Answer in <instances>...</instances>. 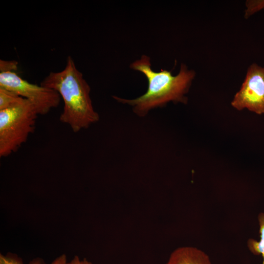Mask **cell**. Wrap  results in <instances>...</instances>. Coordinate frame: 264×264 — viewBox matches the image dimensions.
<instances>
[{"mask_svg":"<svg viewBox=\"0 0 264 264\" xmlns=\"http://www.w3.org/2000/svg\"><path fill=\"white\" fill-rule=\"evenodd\" d=\"M131 69L141 73L148 82V88L143 95L134 99H125L117 96L113 98L119 103L132 107L133 112L139 116H144L150 111L161 108L170 102L186 104L188 93L196 73L181 64L179 72L173 75L171 71L161 69L159 71L153 70L151 58L142 55L132 62Z\"/></svg>","mask_w":264,"mask_h":264,"instance_id":"6da1fadb","label":"cell"},{"mask_svg":"<svg viewBox=\"0 0 264 264\" xmlns=\"http://www.w3.org/2000/svg\"><path fill=\"white\" fill-rule=\"evenodd\" d=\"M41 85L60 94L64 108L59 119L73 132L87 129L99 120L90 98V87L71 56L67 57L63 70L50 72Z\"/></svg>","mask_w":264,"mask_h":264,"instance_id":"7a4b0ae2","label":"cell"},{"mask_svg":"<svg viewBox=\"0 0 264 264\" xmlns=\"http://www.w3.org/2000/svg\"><path fill=\"white\" fill-rule=\"evenodd\" d=\"M39 115L34 106L21 97L10 107L0 110V156L16 152L35 129Z\"/></svg>","mask_w":264,"mask_h":264,"instance_id":"3957f363","label":"cell"},{"mask_svg":"<svg viewBox=\"0 0 264 264\" xmlns=\"http://www.w3.org/2000/svg\"><path fill=\"white\" fill-rule=\"evenodd\" d=\"M0 87L14 91L29 100L39 115L48 113L60 102L61 96L56 91L29 83L14 71L0 72Z\"/></svg>","mask_w":264,"mask_h":264,"instance_id":"277c9868","label":"cell"},{"mask_svg":"<svg viewBox=\"0 0 264 264\" xmlns=\"http://www.w3.org/2000/svg\"><path fill=\"white\" fill-rule=\"evenodd\" d=\"M231 105L239 110L247 109L257 114L264 113V67L256 64L249 67Z\"/></svg>","mask_w":264,"mask_h":264,"instance_id":"5b68a950","label":"cell"},{"mask_svg":"<svg viewBox=\"0 0 264 264\" xmlns=\"http://www.w3.org/2000/svg\"><path fill=\"white\" fill-rule=\"evenodd\" d=\"M165 264H212L209 256L203 251L193 246L176 248L170 254Z\"/></svg>","mask_w":264,"mask_h":264,"instance_id":"8992f818","label":"cell"},{"mask_svg":"<svg viewBox=\"0 0 264 264\" xmlns=\"http://www.w3.org/2000/svg\"><path fill=\"white\" fill-rule=\"evenodd\" d=\"M258 221L260 226L259 233L260 240L257 241L253 239H249L247 242L249 250L254 255H261L263 263L264 264V213H261L258 215Z\"/></svg>","mask_w":264,"mask_h":264,"instance_id":"52a82bcc","label":"cell"},{"mask_svg":"<svg viewBox=\"0 0 264 264\" xmlns=\"http://www.w3.org/2000/svg\"><path fill=\"white\" fill-rule=\"evenodd\" d=\"M21 97L14 91L0 87V110L10 107Z\"/></svg>","mask_w":264,"mask_h":264,"instance_id":"ba28073f","label":"cell"},{"mask_svg":"<svg viewBox=\"0 0 264 264\" xmlns=\"http://www.w3.org/2000/svg\"><path fill=\"white\" fill-rule=\"evenodd\" d=\"M0 264H23V261L17 254L8 253L5 255L0 254ZM29 264H46L42 259L36 258L30 261Z\"/></svg>","mask_w":264,"mask_h":264,"instance_id":"9c48e42d","label":"cell"},{"mask_svg":"<svg viewBox=\"0 0 264 264\" xmlns=\"http://www.w3.org/2000/svg\"><path fill=\"white\" fill-rule=\"evenodd\" d=\"M244 17L248 18L254 13L264 8V0H247Z\"/></svg>","mask_w":264,"mask_h":264,"instance_id":"30bf717a","label":"cell"},{"mask_svg":"<svg viewBox=\"0 0 264 264\" xmlns=\"http://www.w3.org/2000/svg\"><path fill=\"white\" fill-rule=\"evenodd\" d=\"M18 68V62L15 60L4 61L0 60V72L14 71Z\"/></svg>","mask_w":264,"mask_h":264,"instance_id":"8fae6325","label":"cell"},{"mask_svg":"<svg viewBox=\"0 0 264 264\" xmlns=\"http://www.w3.org/2000/svg\"><path fill=\"white\" fill-rule=\"evenodd\" d=\"M66 264H93L91 262L88 261L86 259L80 260L78 256H75L73 259Z\"/></svg>","mask_w":264,"mask_h":264,"instance_id":"7c38bea8","label":"cell"},{"mask_svg":"<svg viewBox=\"0 0 264 264\" xmlns=\"http://www.w3.org/2000/svg\"><path fill=\"white\" fill-rule=\"evenodd\" d=\"M66 257L65 254H62L56 258L50 264H66Z\"/></svg>","mask_w":264,"mask_h":264,"instance_id":"4fadbf2b","label":"cell"}]
</instances>
